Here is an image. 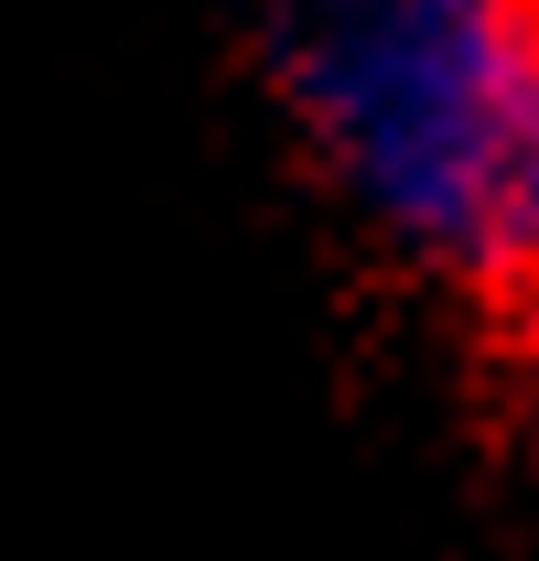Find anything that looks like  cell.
Returning a JSON list of instances; mask_svg holds the SVG:
<instances>
[{
	"instance_id": "obj_1",
	"label": "cell",
	"mask_w": 539,
	"mask_h": 561,
	"mask_svg": "<svg viewBox=\"0 0 539 561\" xmlns=\"http://www.w3.org/2000/svg\"><path fill=\"white\" fill-rule=\"evenodd\" d=\"M249 66L367 260L485 302L539 249V0H249Z\"/></svg>"
},
{
	"instance_id": "obj_2",
	"label": "cell",
	"mask_w": 539,
	"mask_h": 561,
	"mask_svg": "<svg viewBox=\"0 0 539 561\" xmlns=\"http://www.w3.org/2000/svg\"><path fill=\"white\" fill-rule=\"evenodd\" d=\"M474 313H485V356H496V411H507V443H518V465H529V486H539V249L496 280Z\"/></svg>"
}]
</instances>
